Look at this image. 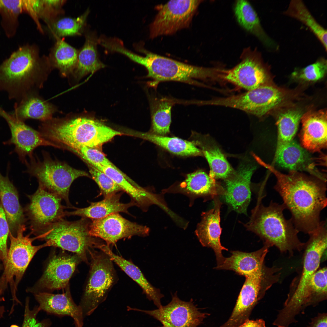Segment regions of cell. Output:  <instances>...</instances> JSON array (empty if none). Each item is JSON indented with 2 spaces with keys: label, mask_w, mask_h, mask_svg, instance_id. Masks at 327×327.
<instances>
[{
  "label": "cell",
  "mask_w": 327,
  "mask_h": 327,
  "mask_svg": "<svg viewBox=\"0 0 327 327\" xmlns=\"http://www.w3.org/2000/svg\"><path fill=\"white\" fill-rule=\"evenodd\" d=\"M24 12V0H0V12L5 20L16 22L19 15Z\"/></svg>",
  "instance_id": "cell-44"
},
{
  "label": "cell",
  "mask_w": 327,
  "mask_h": 327,
  "mask_svg": "<svg viewBox=\"0 0 327 327\" xmlns=\"http://www.w3.org/2000/svg\"><path fill=\"white\" fill-rule=\"evenodd\" d=\"M80 260L76 254L53 255L41 278L28 291L35 294L66 288Z\"/></svg>",
  "instance_id": "cell-19"
},
{
  "label": "cell",
  "mask_w": 327,
  "mask_h": 327,
  "mask_svg": "<svg viewBox=\"0 0 327 327\" xmlns=\"http://www.w3.org/2000/svg\"><path fill=\"white\" fill-rule=\"evenodd\" d=\"M122 193L121 191L105 197L101 201L91 202L86 207L77 208L70 212H65V216H78L92 220L101 218L120 212L128 214V209L136 205L132 201L128 203H121L120 200Z\"/></svg>",
  "instance_id": "cell-29"
},
{
  "label": "cell",
  "mask_w": 327,
  "mask_h": 327,
  "mask_svg": "<svg viewBox=\"0 0 327 327\" xmlns=\"http://www.w3.org/2000/svg\"><path fill=\"white\" fill-rule=\"evenodd\" d=\"M214 207L201 214V219L195 230L196 234L203 246L214 251L217 266L220 265L224 257L222 251L228 249L222 246L220 241L221 229L220 226V208L221 203L218 196L214 198Z\"/></svg>",
  "instance_id": "cell-21"
},
{
  "label": "cell",
  "mask_w": 327,
  "mask_h": 327,
  "mask_svg": "<svg viewBox=\"0 0 327 327\" xmlns=\"http://www.w3.org/2000/svg\"><path fill=\"white\" fill-rule=\"evenodd\" d=\"M56 40L49 55L50 58L62 71H69L76 66L78 50L61 38Z\"/></svg>",
  "instance_id": "cell-40"
},
{
  "label": "cell",
  "mask_w": 327,
  "mask_h": 327,
  "mask_svg": "<svg viewBox=\"0 0 327 327\" xmlns=\"http://www.w3.org/2000/svg\"><path fill=\"white\" fill-rule=\"evenodd\" d=\"M26 230L24 224L19 227L15 236L10 231L9 233L10 246L2 276L7 283L12 284V288L15 277V290L34 256L40 249L47 246L45 243L39 246L33 245L32 243L35 238H30L29 235L25 236L24 232Z\"/></svg>",
  "instance_id": "cell-13"
},
{
  "label": "cell",
  "mask_w": 327,
  "mask_h": 327,
  "mask_svg": "<svg viewBox=\"0 0 327 327\" xmlns=\"http://www.w3.org/2000/svg\"><path fill=\"white\" fill-rule=\"evenodd\" d=\"M92 179L98 185L101 194L106 197L122 191L120 187L107 175L88 164Z\"/></svg>",
  "instance_id": "cell-43"
},
{
  "label": "cell",
  "mask_w": 327,
  "mask_h": 327,
  "mask_svg": "<svg viewBox=\"0 0 327 327\" xmlns=\"http://www.w3.org/2000/svg\"><path fill=\"white\" fill-rule=\"evenodd\" d=\"M0 260H1V259H0ZM1 267H2V266H1V263H0V269H1Z\"/></svg>",
  "instance_id": "cell-51"
},
{
  "label": "cell",
  "mask_w": 327,
  "mask_h": 327,
  "mask_svg": "<svg viewBox=\"0 0 327 327\" xmlns=\"http://www.w3.org/2000/svg\"><path fill=\"white\" fill-rule=\"evenodd\" d=\"M98 249L110 257L129 277L135 281L142 289L147 298L153 302L158 308L162 305L161 299L164 296L160 289L153 286L146 278L140 269L132 262L113 253L110 246L102 244Z\"/></svg>",
  "instance_id": "cell-28"
},
{
  "label": "cell",
  "mask_w": 327,
  "mask_h": 327,
  "mask_svg": "<svg viewBox=\"0 0 327 327\" xmlns=\"http://www.w3.org/2000/svg\"><path fill=\"white\" fill-rule=\"evenodd\" d=\"M137 49L145 56L138 55L136 62L147 69V77L154 80L151 83L153 86L161 81H170L197 84L196 80L219 79L221 73L220 68L188 64L149 52L140 46Z\"/></svg>",
  "instance_id": "cell-3"
},
{
  "label": "cell",
  "mask_w": 327,
  "mask_h": 327,
  "mask_svg": "<svg viewBox=\"0 0 327 327\" xmlns=\"http://www.w3.org/2000/svg\"><path fill=\"white\" fill-rule=\"evenodd\" d=\"M9 232L8 223L0 201V259L4 266L7 260L8 250L7 242Z\"/></svg>",
  "instance_id": "cell-45"
},
{
  "label": "cell",
  "mask_w": 327,
  "mask_h": 327,
  "mask_svg": "<svg viewBox=\"0 0 327 327\" xmlns=\"http://www.w3.org/2000/svg\"><path fill=\"white\" fill-rule=\"evenodd\" d=\"M149 231L147 226L129 221L118 213L92 219L89 226L90 235L104 240L109 246L122 239H129L135 236H147Z\"/></svg>",
  "instance_id": "cell-16"
},
{
  "label": "cell",
  "mask_w": 327,
  "mask_h": 327,
  "mask_svg": "<svg viewBox=\"0 0 327 327\" xmlns=\"http://www.w3.org/2000/svg\"><path fill=\"white\" fill-rule=\"evenodd\" d=\"M110 177L130 197L131 201L143 211L157 201V195L136 184L118 168L111 166L97 167Z\"/></svg>",
  "instance_id": "cell-26"
},
{
  "label": "cell",
  "mask_w": 327,
  "mask_h": 327,
  "mask_svg": "<svg viewBox=\"0 0 327 327\" xmlns=\"http://www.w3.org/2000/svg\"><path fill=\"white\" fill-rule=\"evenodd\" d=\"M269 246H263L256 251L248 253L239 251H230L231 255L224 257L222 263L214 268L230 270L245 276L261 269L264 266V259L268 252Z\"/></svg>",
  "instance_id": "cell-25"
},
{
  "label": "cell",
  "mask_w": 327,
  "mask_h": 327,
  "mask_svg": "<svg viewBox=\"0 0 327 327\" xmlns=\"http://www.w3.org/2000/svg\"><path fill=\"white\" fill-rule=\"evenodd\" d=\"M327 268L317 270L312 276L305 289L301 303L302 313L307 306H315L327 299Z\"/></svg>",
  "instance_id": "cell-34"
},
{
  "label": "cell",
  "mask_w": 327,
  "mask_h": 327,
  "mask_svg": "<svg viewBox=\"0 0 327 327\" xmlns=\"http://www.w3.org/2000/svg\"><path fill=\"white\" fill-rule=\"evenodd\" d=\"M129 134L150 141L177 155L187 156L203 154L201 150L192 142L177 137L159 135L151 133L136 132Z\"/></svg>",
  "instance_id": "cell-31"
},
{
  "label": "cell",
  "mask_w": 327,
  "mask_h": 327,
  "mask_svg": "<svg viewBox=\"0 0 327 327\" xmlns=\"http://www.w3.org/2000/svg\"><path fill=\"white\" fill-rule=\"evenodd\" d=\"M201 147V151L205 157L210 168V176L214 179H226L233 173V170L223 154L216 147H207L194 143Z\"/></svg>",
  "instance_id": "cell-39"
},
{
  "label": "cell",
  "mask_w": 327,
  "mask_h": 327,
  "mask_svg": "<svg viewBox=\"0 0 327 327\" xmlns=\"http://www.w3.org/2000/svg\"><path fill=\"white\" fill-rule=\"evenodd\" d=\"M238 327H267L265 321L262 319L246 321Z\"/></svg>",
  "instance_id": "cell-48"
},
{
  "label": "cell",
  "mask_w": 327,
  "mask_h": 327,
  "mask_svg": "<svg viewBox=\"0 0 327 327\" xmlns=\"http://www.w3.org/2000/svg\"><path fill=\"white\" fill-rule=\"evenodd\" d=\"M0 114L7 122L10 130V138L5 141L6 145L13 144L14 151L18 154L19 160L25 164V157H32L33 150L40 146H51L58 148L60 147L46 140L38 132L26 125L12 114H10L0 107Z\"/></svg>",
  "instance_id": "cell-18"
},
{
  "label": "cell",
  "mask_w": 327,
  "mask_h": 327,
  "mask_svg": "<svg viewBox=\"0 0 327 327\" xmlns=\"http://www.w3.org/2000/svg\"><path fill=\"white\" fill-rule=\"evenodd\" d=\"M89 13V10L88 9L76 18H57L48 23L49 29L56 39L81 35L84 30Z\"/></svg>",
  "instance_id": "cell-37"
},
{
  "label": "cell",
  "mask_w": 327,
  "mask_h": 327,
  "mask_svg": "<svg viewBox=\"0 0 327 327\" xmlns=\"http://www.w3.org/2000/svg\"><path fill=\"white\" fill-rule=\"evenodd\" d=\"M90 222L84 218L71 222L63 219L38 233L35 238L45 240L47 246L58 247L73 252L81 260L88 264L90 250L97 248L102 243L89 234Z\"/></svg>",
  "instance_id": "cell-5"
},
{
  "label": "cell",
  "mask_w": 327,
  "mask_h": 327,
  "mask_svg": "<svg viewBox=\"0 0 327 327\" xmlns=\"http://www.w3.org/2000/svg\"><path fill=\"white\" fill-rule=\"evenodd\" d=\"M61 294L38 292L34 294L41 310L60 315H68L74 320L76 327H82L84 315L81 307L77 306L71 296L69 288Z\"/></svg>",
  "instance_id": "cell-23"
},
{
  "label": "cell",
  "mask_w": 327,
  "mask_h": 327,
  "mask_svg": "<svg viewBox=\"0 0 327 327\" xmlns=\"http://www.w3.org/2000/svg\"><path fill=\"white\" fill-rule=\"evenodd\" d=\"M173 104L172 101L167 98L155 100L152 111V133L161 136L169 133Z\"/></svg>",
  "instance_id": "cell-38"
},
{
  "label": "cell",
  "mask_w": 327,
  "mask_h": 327,
  "mask_svg": "<svg viewBox=\"0 0 327 327\" xmlns=\"http://www.w3.org/2000/svg\"><path fill=\"white\" fill-rule=\"evenodd\" d=\"M4 176L0 172V201L5 213L10 231L14 236L26 219L19 202L17 189L10 180L8 170Z\"/></svg>",
  "instance_id": "cell-24"
},
{
  "label": "cell",
  "mask_w": 327,
  "mask_h": 327,
  "mask_svg": "<svg viewBox=\"0 0 327 327\" xmlns=\"http://www.w3.org/2000/svg\"><path fill=\"white\" fill-rule=\"evenodd\" d=\"M71 149L77 153L88 164L95 168L101 166H111L118 168L97 148L81 146Z\"/></svg>",
  "instance_id": "cell-42"
},
{
  "label": "cell",
  "mask_w": 327,
  "mask_h": 327,
  "mask_svg": "<svg viewBox=\"0 0 327 327\" xmlns=\"http://www.w3.org/2000/svg\"><path fill=\"white\" fill-rule=\"evenodd\" d=\"M286 96L283 90L267 83L240 94L213 98L210 104L239 109L261 117L280 106Z\"/></svg>",
  "instance_id": "cell-9"
},
{
  "label": "cell",
  "mask_w": 327,
  "mask_h": 327,
  "mask_svg": "<svg viewBox=\"0 0 327 327\" xmlns=\"http://www.w3.org/2000/svg\"><path fill=\"white\" fill-rule=\"evenodd\" d=\"M263 165L274 174L276 182L274 189L282 198L290 219L299 232L309 234L319 226L320 214L326 206V182L299 172L282 173L272 165Z\"/></svg>",
  "instance_id": "cell-1"
},
{
  "label": "cell",
  "mask_w": 327,
  "mask_h": 327,
  "mask_svg": "<svg viewBox=\"0 0 327 327\" xmlns=\"http://www.w3.org/2000/svg\"><path fill=\"white\" fill-rule=\"evenodd\" d=\"M241 58V61L234 68L225 70L222 80L247 91L267 84V67L256 49H245Z\"/></svg>",
  "instance_id": "cell-15"
},
{
  "label": "cell",
  "mask_w": 327,
  "mask_h": 327,
  "mask_svg": "<svg viewBox=\"0 0 327 327\" xmlns=\"http://www.w3.org/2000/svg\"><path fill=\"white\" fill-rule=\"evenodd\" d=\"M35 46L20 47L0 65V90L18 102L23 99L26 84L39 57Z\"/></svg>",
  "instance_id": "cell-8"
},
{
  "label": "cell",
  "mask_w": 327,
  "mask_h": 327,
  "mask_svg": "<svg viewBox=\"0 0 327 327\" xmlns=\"http://www.w3.org/2000/svg\"><path fill=\"white\" fill-rule=\"evenodd\" d=\"M7 284L5 279L2 278H1L0 279V303L1 301L4 300V298L2 296V295L6 288ZM5 312L4 307L3 306H1L0 305V318L2 317Z\"/></svg>",
  "instance_id": "cell-49"
},
{
  "label": "cell",
  "mask_w": 327,
  "mask_h": 327,
  "mask_svg": "<svg viewBox=\"0 0 327 327\" xmlns=\"http://www.w3.org/2000/svg\"><path fill=\"white\" fill-rule=\"evenodd\" d=\"M326 313H319L311 321L307 327H327Z\"/></svg>",
  "instance_id": "cell-47"
},
{
  "label": "cell",
  "mask_w": 327,
  "mask_h": 327,
  "mask_svg": "<svg viewBox=\"0 0 327 327\" xmlns=\"http://www.w3.org/2000/svg\"><path fill=\"white\" fill-rule=\"evenodd\" d=\"M85 43L78 50L77 71L80 76L93 73L106 65L100 60L97 50L98 38L94 32L85 34Z\"/></svg>",
  "instance_id": "cell-33"
},
{
  "label": "cell",
  "mask_w": 327,
  "mask_h": 327,
  "mask_svg": "<svg viewBox=\"0 0 327 327\" xmlns=\"http://www.w3.org/2000/svg\"><path fill=\"white\" fill-rule=\"evenodd\" d=\"M28 196L30 202L25 210L32 233L37 234L65 216L62 198L41 184L34 194Z\"/></svg>",
  "instance_id": "cell-12"
},
{
  "label": "cell",
  "mask_w": 327,
  "mask_h": 327,
  "mask_svg": "<svg viewBox=\"0 0 327 327\" xmlns=\"http://www.w3.org/2000/svg\"><path fill=\"white\" fill-rule=\"evenodd\" d=\"M41 310L39 307L36 306L33 309L29 308V299L27 298L26 300L24 319L22 327H48L50 322L48 320L38 322L36 316Z\"/></svg>",
  "instance_id": "cell-46"
},
{
  "label": "cell",
  "mask_w": 327,
  "mask_h": 327,
  "mask_svg": "<svg viewBox=\"0 0 327 327\" xmlns=\"http://www.w3.org/2000/svg\"><path fill=\"white\" fill-rule=\"evenodd\" d=\"M281 268L265 265L260 270L245 276L231 315L219 327H238L249 319L253 308L264 296L266 291L279 280Z\"/></svg>",
  "instance_id": "cell-7"
},
{
  "label": "cell",
  "mask_w": 327,
  "mask_h": 327,
  "mask_svg": "<svg viewBox=\"0 0 327 327\" xmlns=\"http://www.w3.org/2000/svg\"><path fill=\"white\" fill-rule=\"evenodd\" d=\"M129 310L145 313L159 321L164 327H197L209 314L202 312L192 300H180L175 293L167 305L152 310L127 308Z\"/></svg>",
  "instance_id": "cell-14"
},
{
  "label": "cell",
  "mask_w": 327,
  "mask_h": 327,
  "mask_svg": "<svg viewBox=\"0 0 327 327\" xmlns=\"http://www.w3.org/2000/svg\"><path fill=\"white\" fill-rule=\"evenodd\" d=\"M201 1L171 0L157 5V14L150 26V37L172 34L189 27Z\"/></svg>",
  "instance_id": "cell-11"
},
{
  "label": "cell",
  "mask_w": 327,
  "mask_h": 327,
  "mask_svg": "<svg viewBox=\"0 0 327 327\" xmlns=\"http://www.w3.org/2000/svg\"><path fill=\"white\" fill-rule=\"evenodd\" d=\"M0 117H1L0 114Z\"/></svg>",
  "instance_id": "cell-52"
},
{
  "label": "cell",
  "mask_w": 327,
  "mask_h": 327,
  "mask_svg": "<svg viewBox=\"0 0 327 327\" xmlns=\"http://www.w3.org/2000/svg\"><path fill=\"white\" fill-rule=\"evenodd\" d=\"M180 187L182 192L195 197L213 199L225 193L224 188L217 184L214 178L201 170L187 175Z\"/></svg>",
  "instance_id": "cell-30"
},
{
  "label": "cell",
  "mask_w": 327,
  "mask_h": 327,
  "mask_svg": "<svg viewBox=\"0 0 327 327\" xmlns=\"http://www.w3.org/2000/svg\"><path fill=\"white\" fill-rule=\"evenodd\" d=\"M305 243L303 266L300 276L293 282L283 307L280 312L285 318L293 320L296 315L302 313L301 303L303 294L309 281L319 267L322 256L327 245L326 220L321 221L315 231L309 234Z\"/></svg>",
  "instance_id": "cell-4"
},
{
  "label": "cell",
  "mask_w": 327,
  "mask_h": 327,
  "mask_svg": "<svg viewBox=\"0 0 327 327\" xmlns=\"http://www.w3.org/2000/svg\"><path fill=\"white\" fill-rule=\"evenodd\" d=\"M283 204L271 201L268 206H264L259 199L252 210L249 221L245 224L248 230L254 233L263 240L264 245L275 246L281 252L292 254L295 250L304 247L298 237L299 231L291 219H286Z\"/></svg>",
  "instance_id": "cell-2"
},
{
  "label": "cell",
  "mask_w": 327,
  "mask_h": 327,
  "mask_svg": "<svg viewBox=\"0 0 327 327\" xmlns=\"http://www.w3.org/2000/svg\"><path fill=\"white\" fill-rule=\"evenodd\" d=\"M10 327H19L18 326L16 325H12L10 326Z\"/></svg>",
  "instance_id": "cell-50"
},
{
  "label": "cell",
  "mask_w": 327,
  "mask_h": 327,
  "mask_svg": "<svg viewBox=\"0 0 327 327\" xmlns=\"http://www.w3.org/2000/svg\"><path fill=\"white\" fill-rule=\"evenodd\" d=\"M256 169L254 165H243L236 172L225 180V192L223 196L226 202L238 213L247 214L251 200V178Z\"/></svg>",
  "instance_id": "cell-20"
},
{
  "label": "cell",
  "mask_w": 327,
  "mask_h": 327,
  "mask_svg": "<svg viewBox=\"0 0 327 327\" xmlns=\"http://www.w3.org/2000/svg\"><path fill=\"white\" fill-rule=\"evenodd\" d=\"M325 156L313 157L308 150L294 140L276 147L274 162L290 171L308 172L322 181L326 182V177L317 168L324 165Z\"/></svg>",
  "instance_id": "cell-17"
},
{
  "label": "cell",
  "mask_w": 327,
  "mask_h": 327,
  "mask_svg": "<svg viewBox=\"0 0 327 327\" xmlns=\"http://www.w3.org/2000/svg\"><path fill=\"white\" fill-rule=\"evenodd\" d=\"M302 114L300 109L293 107L285 109L279 113L276 121L278 129L276 147L293 140Z\"/></svg>",
  "instance_id": "cell-35"
},
{
  "label": "cell",
  "mask_w": 327,
  "mask_h": 327,
  "mask_svg": "<svg viewBox=\"0 0 327 327\" xmlns=\"http://www.w3.org/2000/svg\"><path fill=\"white\" fill-rule=\"evenodd\" d=\"M327 68L326 60L324 58H319L315 62L294 73L301 80L307 82H315L322 78L325 75Z\"/></svg>",
  "instance_id": "cell-41"
},
{
  "label": "cell",
  "mask_w": 327,
  "mask_h": 327,
  "mask_svg": "<svg viewBox=\"0 0 327 327\" xmlns=\"http://www.w3.org/2000/svg\"><path fill=\"white\" fill-rule=\"evenodd\" d=\"M12 115L18 120L23 121L28 118L47 120L51 118V107L48 104L35 97L22 100L15 104Z\"/></svg>",
  "instance_id": "cell-36"
},
{
  "label": "cell",
  "mask_w": 327,
  "mask_h": 327,
  "mask_svg": "<svg viewBox=\"0 0 327 327\" xmlns=\"http://www.w3.org/2000/svg\"><path fill=\"white\" fill-rule=\"evenodd\" d=\"M25 164L28 167L27 172L36 177L39 184L64 199L69 206V192L72 183L79 177H89L84 171L49 157L37 163L32 159L30 164L27 162Z\"/></svg>",
  "instance_id": "cell-10"
},
{
  "label": "cell",
  "mask_w": 327,
  "mask_h": 327,
  "mask_svg": "<svg viewBox=\"0 0 327 327\" xmlns=\"http://www.w3.org/2000/svg\"><path fill=\"white\" fill-rule=\"evenodd\" d=\"M234 11L238 23L243 28L256 36L269 51H279V45L265 31L256 11L249 2L237 1Z\"/></svg>",
  "instance_id": "cell-27"
},
{
  "label": "cell",
  "mask_w": 327,
  "mask_h": 327,
  "mask_svg": "<svg viewBox=\"0 0 327 327\" xmlns=\"http://www.w3.org/2000/svg\"><path fill=\"white\" fill-rule=\"evenodd\" d=\"M88 254L90 269L79 305L84 316L91 315L106 299L117 279L113 261L107 254L94 249H90Z\"/></svg>",
  "instance_id": "cell-6"
},
{
  "label": "cell",
  "mask_w": 327,
  "mask_h": 327,
  "mask_svg": "<svg viewBox=\"0 0 327 327\" xmlns=\"http://www.w3.org/2000/svg\"><path fill=\"white\" fill-rule=\"evenodd\" d=\"M302 146L312 152H319L327 147V111L311 110L303 114L301 121Z\"/></svg>",
  "instance_id": "cell-22"
},
{
  "label": "cell",
  "mask_w": 327,
  "mask_h": 327,
  "mask_svg": "<svg viewBox=\"0 0 327 327\" xmlns=\"http://www.w3.org/2000/svg\"><path fill=\"white\" fill-rule=\"evenodd\" d=\"M283 14L304 25L319 40L325 51H327V30L316 21L302 1L291 0Z\"/></svg>",
  "instance_id": "cell-32"
}]
</instances>
